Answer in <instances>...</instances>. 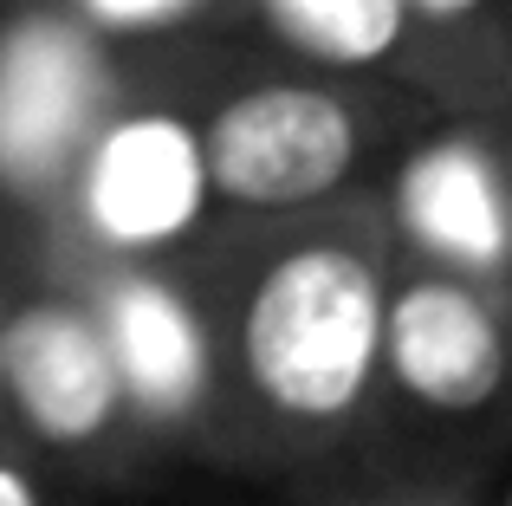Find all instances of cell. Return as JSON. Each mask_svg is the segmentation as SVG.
Listing matches in <instances>:
<instances>
[{"label": "cell", "instance_id": "6da1fadb", "mask_svg": "<svg viewBox=\"0 0 512 506\" xmlns=\"http://www.w3.org/2000/svg\"><path fill=\"white\" fill-rule=\"evenodd\" d=\"M389 260L363 228L286 234L234 279L221 338V383L292 442H325L376 403Z\"/></svg>", "mask_w": 512, "mask_h": 506}, {"label": "cell", "instance_id": "7a4b0ae2", "mask_svg": "<svg viewBox=\"0 0 512 506\" xmlns=\"http://www.w3.org/2000/svg\"><path fill=\"white\" fill-rule=\"evenodd\" d=\"M376 396L435 448H487L512 435V279H474L409 260L389 273Z\"/></svg>", "mask_w": 512, "mask_h": 506}, {"label": "cell", "instance_id": "3957f363", "mask_svg": "<svg viewBox=\"0 0 512 506\" xmlns=\"http://www.w3.org/2000/svg\"><path fill=\"white\" fill-rule=\"evenodd\" d=\"M208 189L240 215H299L370 156V111L325 78H253L201 117Z\"/></svg>", "mask_w": 512, "mask_h": 506}, {"label": "cell", "instance_id": "277c9868", "mask_svg": "<svg viewBox=\"0 0 512 506\" xmlns=\"http://www.w3.org/2000/svg\"><path fill=\"white\" fill-rule=\"evenodd\" d=\"M117 111L104 33L72 7H26L0 26V195L59 202L91 130Z\"/></svg>", "mask_w": 512, "mask_h": 506}, {"label": "cell", "instance_id": "5b68a950", "mask_svg": "<svg viewBox=\"0 0 512 506\" xmlns=\"http://www.w3.org/2000/svg\"><path fill=\"white\" fill-rule=\"evenodd\" d=\"M59 202L72 208L78 234L104 260H156L195 241V228L214 208L201 124L163 104H137V111L117 104L91 130Z\"/></svg>", "mask_w": 512, "mask_h": 506}, {"label": "cell", "instance_id": "8992f818", "mask_svg": "<svg viewBox=\"0 0 512 506\" xmlns=\"http://www.w3.org/2000/svg\"><path fill=\"white\" fill-rule=\"evenodd\" d=\"M0 403L52 455H104L130 429L91 299L39 286L0 305Z\"/></svg>", "mask_w": 512, "mask_h": 506}, {"label": "cell", "instance_id": "52a82bcc", "mask_svg": "<svg viewBox=\"0 0 512 506\" xmlns=\"http://www.w3.org/2000/svg\"><path fill=\"white\" fill-rule=\"evenodd\" d=\"M85 299L98 312L104 344H111L130 422L163 435L195 429L221 396L214 325L195 305V292L175 286L156 260H111Z\"/></svg>", "mask_w": 512, "mask_h": 506}, {"label": "cell", "instance_id": "ba28073f", "mask_svg": "<svg viewBox=\"0 0 512 506\" xmlns=\"http://www.w3.org/2000/svg\"><path fill=\"white\" fill-rule=\"evenodd\" d=\"M389 228L409 247V260L474 279H512L506 156L487 117H461L402 156L389 182Z\"/></svg>", "mask_w": 512, "mask_h": 506}, {"label": "cell", "instance_id": "9c48e42d", "mask_svg": "<svg viewBox=\"0 0 512 506\" xmlns=\"http://www.w3.org/2000/svg\"><path fill=\"white\" fill-rule=\"evenodd\" d=\"M266 26L305 52L325 72H370V78H402L415 91H435V59H428L422 26L409 20L402 0H253Z\"/></svg>", "mask_w": 512, "mask_h": 506}, {"label": "cell", "instance_id": "30bf717a", "mask_svg": "<svg viewBox=\"0 0 512 506\" xmlns=\"http://www.w3.org/2000/svg\"><path fill=\"white\" fill-rule=\"evenodd\" d=\"M435 59L441 104L461 117L512 111V0H402Z\"/></svg>", "mask_w": 512, "mask_h": 506}, {"label": "cell", "instance_id": "8fae6325", "mask_svg": "<svg viewBox=\"0 0 512 506\" xmlns=\"http://www.w3.org/2000/svg\"><path fill=\"white\" fill-rule=\"evenodd\" d=\"M506 442H493V448H441L435 461L376 468V474H357V481L318 487V494H305L292 506H487V481H493V468H500Z\"/></svg>", "mask_w": 512, "mask_h": 506}, {"label": "cell", "instance_id": "7c38bea8", "mask_svg": "<svg viewBox=\"0 0 512 506\" xmlns=\"http://www.w3.org/2000/svg\"><path fill=\"white\" fill-rule=\"evenodd\" d=\"M201 0H72V13L104 39H130V33H163V26L188 20Z\"/></svg>", "mask_w": 512, "mask_h": 506}, {"label": "cell", "instance_id": "4fadbf2b", "mask_svg": "<svg viewBox=\"0 0 512 506\" xmlns=\"http://www.w3.org/2000/svg\"><path fill=\"white\" fill-rule=\"evenodd\" d=\"M0 506H52L46 487H39V474L13 455H0Z\"/></svg>", "mask_w": 512, "mask_h": 506}, {"label": "cell", "instance_id": "5bb4252c", "mask_svg": "<svg viewBox=\"0 0 512 506\" xmlns=\"http://www.w3.org/2000/svg\"><path fill=\"white\" fill-rule=\"evenodd\" d=\"M487 506H512V442H506L500 468H493V481H487Z\"/></svg>", "mask_w": 512, "mask_h": 506}, {"label": "cell", "instance_id": "9a60e30c", "mask_svg": "<svg viewBox=\"0 0 512 506\" xmlns=\"http://www.w3.org/2000/svg\"><path fill=\"white\" fill-rule=\"evenodd\" d=\"M493 137H500V156H506V202H512V111L506 117H487Z\"/></svg>", "mask_w": 512, "mask_h": 506}]
</instances>
